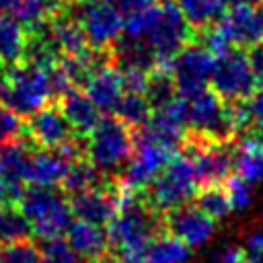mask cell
<instances>
[{"label":"cell","instance_id":"cell-29","mask_svg":"<svg viewBox=\"0 0 263 263\" xmlns=\"http://www.w3.org/2000/svg\"><path fill=\"white\" fill-rule=\"evenodd\" d=\"M115 113L127 127H142L152 115V105L144 92H123Z\"/></svg>","mask_w":263,"mask_h":263},{"label":"cell","instance_id":"cell-14","mask_svg":"<svg viewBox=\"0 0 263 263\" xmlns=\"http://www.w3.org/2000/svg\"><path fill=\"white\" fill-rule=\"evenodd\" d=\"M195 164L197 181L201 185H218L228 179L232 171V148L224 142L199 138L189 154Z\"/></svg>","mask_w":263,"mask_h":263},{"label":"cell","instance_id":"cell-15","mask_svg":"<svg viewBox=\"0 0 263 263\" xmlns=\"http://www.w3.org/2000/svg\"><path fill=\"white\" fill-rule=\"evenodd\" d=\"M27 132H29V138L39 148H49V150L66 146L74 134L68 119L64 117L62 109L47 107V105L29 117Z\"/></svg>","mask_w":263,"mask_h":263},{"label":"cell","instance_id":"cell-10","mask_svg":"<svg viewBox=\"0 0 263 263\" xmlns=\"http://www.w3.org/2000/svg\"><path fill=\"white\" fill-rule=\"evenodd\" d=\"M171 158H173V150L136 136L132 154L121 168V185L125 193L146 189L171 162Z\"/></svg>","mask_w":263,"mask_h":263},{"label":"cell","instance_id":"cell-27","mask_svg":"<svg viewBox=\"0 0 263 263\" xmlns=\"http://www.w3.org/2000/svg\"><path fill=\"white\" fill-rule=\"evenodd\" d=\"M62 0H16L10 16L25 29H37L60 12Z\"/></svg>","mask_w":263,"mask_h":263},{"label":"cell","instance_id":"cell-11","mask_svg":"<svg viewBox=\"0 0 263 263\" xmlns=\"http://www.w3.org/2000/svg\"><path fill=\"white\" fill-rule=\"evenodd\" d=\"M183 101L187 109V125L199 138L216 142H226L228 138H232L228 127L226 105L214 90L203 88Z\"/></svg>","mask_w":263,"mask_h":263},{"label":"cell","instance_id":"cell-43","mask_svg":"<svg viewBox=\"0 0 263 263\" xmlns=\"http://www.w3.org/2000/svg\"><path fill=\"white\" fill-rule=\"evenodd\" d=\"M240 2H251V4H259V2H263V0H224V4H226V6H232V4H240Z\"/></svg>","mask_w":263,"mask_h":263},{"label":"cell","instance_id":"cell-42","mask_svg":"<svg viewBox=\"0 0 263 263\" xmlns=\"http://www.w3.org/2000/svg\"><path fill=\"white\" fill-rule=\"evenodd\" d=\"M4 97H6V74L0 72V105L4 103Z\"/></svg>","mask_w":263,"mask_h":263},{"label":"cell","instance_id":"cell-5","mask_svg":"<svg viewBox=\"0 0 263 263\" xmlns=\"http://www.w3.org/2000/svg\"><path fill=\"white\" fill-rule=\"evenodd\" d=\"M132 148H134V142L127 132V125L117 117H105V119H99L97 127L88 134L86 158L103 175L117 173L127 162Z\"/></svg>","mask_w":263,"mask_h":263},{"label":"cell","instance_id":"cell-45","mask_svg":"<svg viewBox=\"0 0 263 263\" xmlns=\"http://www.w3.org/2000/svg\"><path fill=\"white\" fill-rule=\"evenodd\" d=\"M68 2H80V0H68Z\"/></svg>","mask_w":263,"mask_h":263},{"label":"cell","instance_id":"cell-31","mask_svg":"<svg viewBox=\"0 0 263 263\" xmlns=\"http://www.w3.org/2000/svg\"><path fill=\"white\" fill-rule=\"evenodd\" d=\"M195 205L216 222L226 220L232 212L226 189H222L218 185H203V189L199 193H195Z\"/></svg>","mask_w":263,"mask_h":263},{"label":"cell","instance_id":"cell-38","mask_svg":"<svg viewBox=\"0 0 263 263\" xmlns=\"http://www.w3.org/2000/svg\"><path fill=\"white\" fill-rule=\"evenodd\" d=\"M247 109H249V115H251V123L263 134V88L261 90H255L247 103Z\"/></svg>","mask_w":263,"mask_h":263},{"label":"cell","instance_id":"cell-28","mask_svg":"<svg viewBox=\"0 0 263 263\" xmlns=\"http://www.w3.org/2000/svg\"><path fill=\"white\" fill-rule=\"evenodd\" d=\"M191 27H210L226 10L224 0H173Z\"/></svg>","mask_w":263,"mask_h":263},{"label":"cell","instance_id":"cell-34","mask_svg":"<svg viewBox=\"0 0 263 263\" xmlns=\"http://www.w3.org/2000/svg\"><path fill=\"white\" fill-rule=\"evenodd\" d=\"M0 263H41V249L29 238L6 242L0 247Z\"/></svg>","mask_w":263,"mask_h":263},{"label":"cell","instance_id":"cell-7","mask_svg":"<svg viewBox=\"0 0 263 263\" xmlns=\"http://www.w3.org/2000/svg\"><path fill=\"white\" fill-rule=\"evenodd\" d=\"M191 39V25L181 14L173 0L158 2L156 18L146 33L144 41L152 47L160 66H166Z\"/></svg>","mask_w":263,"mask_h":263},{"label":"cell","instance_id":"cell-25","mask_svg":"<svg viewBox=\"0 0 263 263\" xmlns=\"http://www.w3.org/2000/svg\"><path fill=\"white\" fill-rule=\"evenodd\" d=\"M25 27L8 14H0V62L6 66H16L25 58Z\"/></svg>","mask_w":263,"mask_h":263},{"label":"cell","instance_id":"cell-12","mask_svg":"<svg viewBox=\"0 0 263 263\" xmlns=\"http://www.w3.org/2000/svg\"><path fill=\"white\" fill-rule=\"evenodd\" d=\"M230 47H253L263 41V8L261 4L240 2L224 10L216 23Z\"/></svg>","mask_w":263,"mask_h":263},{"label":"cell","instance_id":"cell-4","mask_svg":"<svg viewBox=\"0 0 263 263\" xmlns=\"http://www.w3.org/2000/svg\"><path fill=\"white\" fill-rule=\"evenodd\" d=\"M197 173L191 156H173L160 175L148 185V203L154 210L171 212L197 193Z\"/></svg>","mask_w":263,"mask_h":263},{"label":"cell","instance_id":"cell-36","mask_svg":"<svg viewBox=\"0 0 263 263\" xmlns=\"http://www.w3.org/2000/svg\"><path fill=\"white\" fill-rule=\"evenodd\" d=\"M41 263H84L82 259H78L72 249L66 245L64 238H55V240H47L43 242L41 249Z\"/></svg>","mask_w":263,"mask_h":263},{"label":"cell","instance_id":"cell-41","mask_svg":"<svg viewBox=\"0 0 263 263\" xmlns=\"http://www.w3.org/2000/svg\"><path fill=\"white\" fill-rule=\"evenodd\" d=\"M14 4H16V0H0V14H6V12L10 14Z\"/></svg>","mask_w":263,"mask_h":263},{"label":"cell","instance_id":"cell-22","mask_svg":"<svg viewBox=\"0 0 263 263\" xmlns=\"http://www.w3.org/2000/svg\"><path fill=\"white\" fill-rule=\"evenodd\" d=\"M232 171L251 185L263 181V138H240L232 148Z\"/></svg>","mask_w":263,"mask_h":263},{"label":"cell","instance_id":"cell-21","mask_svg":"<svg viewBox=\"0 0 263 263\" xmlns=\"http://www.w3.org/2000/svg\"><path fill=\"white\" fill-rule=\"evenodd\" d=\"M113 60L121 72L125 70H140V72H150L154 66H158V60L152 51V47L138 37L121 35L113 43Z\"/></svg>","mask_w":263,"mask_h":263},{"label":"cell","instance_id":"cell-9","mask_svg":"<svg viewBox=\"0 0 263 263\" xmlns=\"http://www.w3.org/2000/svg\"><path fill=\"white\" fill-rule=\"evenodd\" d=\"M214 68V53L203 43H187L168 64L166 70L171 72L177 95L187 99L203 88H208Z\"/></svg>","mask_w":263,"mask_h":263},{"label":"cell","instance_id":"cell-8","mask_svg":"<svg viewBox=\"0 0 263 263\" xmlns=\"http://www.w3.org/2000/svg\"><path fill=\"white\" fill-rule=\"evenodd\" d=\"M70 16L80 25L86 43L99 51L113 45L123 33V16L105 0L74 2Z\"/></svg>","mask_w":263,"mask_h":263},{"label":"cell","instance_id":"cell-13","mask_svg":"<svg viewBox=\"0 0 263 263\" xmlns=\"http://www.w3.org/2000/svg\"><path fill=\"white\" fill-rule=\"evenodd\" d=\"M166 230L185 242L189 249L203 247L216 232V220H212L205 212H201L197 205L183 203L171 212H166Z\"/></svg>","mask_w":263,"mask_h":263},{"label":"cell","instance_id":"cell-3","mask_svg":"<svg viewBox=\"0 0 263 263\" xmlns=\"http://www.w3.org/2000/svg\"><path fill=\"white\" fill-rule=\"evenodd\" d=\"M51 70V68H49ZM49 70L33 64H16L6 72L4 105L21 117H31L53 97Z\"/></svg>","mask_w":263,"mask_h":263},{"label":"cell","instance_id":"cell-47","mask_svg":"<svg viewBox=\"0 0 263 263\" xmlns=\"http://www.w3.org/2000/svg\"><path fill=\"white\" fill-rule=\"evenodd\" d=\"M214 263H218V261H214Z\"/></svg>","mask_w":263,"mask_h":263},{"label":"cell","instance_id":"cell-2","mask_svg":"<svg viewBox=\"0 0 263 263\" xmlns=\"http://www.w3.org/2000/svg\"><path fill=\"white\" fill-rule=\"evenodd\" d=\"M16 208L29 220L33 234L43 242L62 238L66 228L74 220L70 201L55 187L31 185L29 189L23 191Z\"/></svg>","mask_w":263,"mask_h":263},{"label":"cell","instance_id":"cell-19","mask_svg":"<svg viewBox=\"0 0 263 263\" xmlns=\"http://www.w3.org/2000/svg\"><path fill=\"white\" fill-rule=\"evenodd\" d=\"M72 160L60 150L41 148L31 152L29 166H27V183L33 187H58L64 183L66 173Z\"/></svg>","mask_w":263,"mask_h":263},{"label":"cell","instance_id":"cell-33","mask_svg":"<svg viewBox=\"0 0 263 263\" xmlns=\"http://www.w3.org/2000/svg\"><path fill=\"white\" fill-rule=\"evenodd\" d=\"M33 234L29 220L18 212V208H6L2 218H0V240L6 242H16V240H27Z\"/></svg>","mask_w":263,"mask_h":263},{"label":"cell","instance_id":"cell-44","mask_svg":"<svg viewBox=\"0 0 263 263\" xmlns=\"http://www.w3.org/2000/svg\"><path fill=\"white\" fill-rule=\"evenodd\" d=\"M119 263H140L138 259H123V261H119Z\"/></svg>","mask_w":263,"mask_h":263},{"label":"cell","instance_id":"cell-18","mask_svg":"<svg viewBox=\"0 0 263 263\" xmlns=\"http://www.w3.org/2000/svg\"><path fill=\"white\" fill-rule=\"evenodd\" d=\"M125 92L123 86V74L119 68L111 66H99L84 82V95L95 103L99 111H115L121 97Z\"/></svg>","mask_w":263,"mask_h":263},{"label":"cell","instance_id":"cell-26","mask_svg":"<svg viewBox=\"0 0 263 263\" xmlns=\"http://www.w3.org/2000/svg\"><path fill=\"white\" fill-rule=\"evenodd\" d=\"M191 249L173 234L156 236L140 255V263H187Z\"/></svg>","mask_w":263,"mask_h":263},{"label":"cell","instance_id":"cell-40","mask_svg":"<svg viewBox=\"0 0 263 263\" xmlns=\"http://www.w3.org/2000/svg\"><path fill=\"white\" fill-rule=\"evenodd\" d=\"M105 2L111 4L121 16H127V14H132V12H136V10L144 8V6H148V4L154 2V0H105Z\"/></svg>","mask_w":263,"mask_h":263},{"label":"cell","instance_id":"cell-32","mask_svg":"<svg viewBox=\"0 0 263 263\" xmlns=\"http://www.w3.org/2000/svg\"><path fill=\"white\" fill-rule=\"evenodd\" d=\"M144 95H146L148 103L152 105V109H160L179 97L175 80H173L168 70H156L154 74H150Z\"/></svg>","mask_w":263,"mask_h":263},{"label":"cell","instance_id":"cell-35","mask_svg":"<svg viewBox=\"0 0 263 263\" xmlns=\"http://www.w3.org/2000/svg\"><path fill=\"white\" fill-rule=\"evenodd\" d=\"M226 193H228L232 212H247V210L253 205V201H255L253 185L247 183V181L240 179V177L228 179V183H226Z\"/></svg>","mask_w":263,"mask_h":263},{"label":"cell","instance_id":"cell-37","mask_svg":"<svg viewBox=\"0 0 263 263\" xmlns=\"http://www.w3.org/2000/svg\"><path fill=\"white\" fill-rule=\"evenodd\" d=\"M21 132H23L21 115H16L6 105H0V146L10 140H16Z\"/></svg>","mask_w":263,"mask_h":263},{"label":"cell","instance_id":"cell-20","mask_svg":"<svg viewBox=\"0 0 263 263\" xmlns=\"http://www.w3.org/2000/svg\"><path fill=\"white\" fill-rule=\"evenodd\" d=\"M62 113L68 119L72 132L80 134V136H88L99 119H101V111L95 107V103L84 95V90H76L70 88L64 97H62Z\"/></svg>","mask_w":263,"mask_h":263},{"label":"cell","instance_id":"cell-16","mask_svg":"<svg viewBox=\"0 0 263 263\" xmlns=\"http://www.w3.org/2000/svg\"><path fill=\"white\" fill-rule=\"evenodd\" d=\"M64 240L72 249V253L78 259H82L84 263L103 261L105 253L111 247L103 226H97V224H90V222H84V220H78V218H74L70 222V226L66 228Z\"/></svg>","mask_w":263,"mask_h":263},{"label":"cell","instance_id":"cell-6","mask_svg":"<svg viewBox=\"0 0 263 263\" xmlns=\"http://www.w3.org/2000/svg\"><path fill=\"white\" fill-rule=\"evenodd\" d=\"M210 84L222 101L236 103L251 99V95L257 90V78L251 70L247 53L230 47L228 51L216 55Z\"/></svg>","mask_w":263,"mask_h":263},{"label":"cell","instance_id":"cell-23","mask_svg":"<svg viewBox=\"0 0 263 263\" xmlns=\"http://www.w3.org/2000/svg\"><path fill=\"white\" fill-rule=\"evenodd\" d=\"M47 33L62 55H80L86 51L88 43L80 25L70 14H55L45 23Z\"/></svg>","mask_w":263,"mask_h":263},{"label":"cell","instance_id":"cell-30","mask_svg":"<svg viewBox=\"0 0 263 263\" xmlns=\"http://www.w3.org/2000/svg\"><path fill=\"white\" fill-rule=\"evenodd\" d=\"M103 179V173L92 166L88 160H74L66 173V179L62 183V187L74 195V193H80V191H86V189H95L99 187Z\"/></svg>","mask_w":263,"mask_h":263},{"label":"cell","instance_id":"cell-17","mask_svg":"<svg viewBox=\"0 0 263 263\" xmlns=\"http://www.w3.org/2000/svg\"><path fill=\"white\" fill-rule=\"evenodd\" d=\"M70 210H72V216L78 220H84L97 226H107L119 210V199L111 191L95 187V189L74 193L70 197Z\"/></svg>","mask_w":263,"mask_h":263},{"label":"cell","instance_id":"cell-24","mask_svg":"<svg viewBox=\"0 0 263 263\" xmlns=\"http://www.w3.org/2000/svg\"><path fill=\"white\" fill-rule=\"evenodd\" d=\"M31 148L25 140L16 138L0 146V183L23 185L27 181V166Z\"/></svg>","mask_w":263,"mask_h":263},{"label":"cell","instance_id":"cell-1","mask_svg":"<svg viewBox=\"0 0 263 263\" xmlns=\"http://www.w3.org/2000/svg\"><path fill=\"white\" fill-rule=\"evenodd\" d=\"M160 224L156 210L150 203H142L132 193L119 199V210L107 224L109 245L123 259H140L144 249L156 238Z\"/></svg>","mask_w":263,"mask_h":263},{"label":"cell","instance_id":"cell-46","mask_svg":"<svg viewBox=\"0 0 263 263\" xmlns=\"http://www.w3.org/2000/svg\"><path fill=\"white\" fill-rule=\"evenodd\" d=\"M242 263H249V261H247V259H245V261H242Z\"/></svg>","mask_w":263,"mask_h":263},{"label":"cell","instance_id":"cell-39","mask_svg":"<svg viewBox=\"0 0 263 263\" xmlns=\"http://www.w3.org/2000/svg\"><path fill=\"white\" fill-rule=\"evenodd\" d=\"M247 58H249V64H251V70H253L257 82H263V41L249 47Z\"/></svg>","mask_w":263,"mask_h":263}]
</instances>
